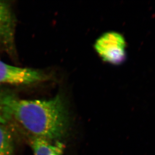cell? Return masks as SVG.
Listing matches in <instances>:
<instances>
[{"mask_svg": "<svg viewBox=\"0 0 155 155\" xmlns=\"http://www.w3.org/2000/svg\"><path fill=\"white\" fill-rule=\"evenodd\" d=\"M14 155L13 137L5 124H0V155Z\"/></svg>", "mask_w": 155, "mask_h": 155, "instance_id": "8992f818", "label": "cell"}, {"mask_svg": "<svg viewBox=\"0 0 155 155\" xmlns=\"http://www.w3.org/2000/svg\"><path fill=\"white\" fill-rule=\"evenodd\" d=\"M28 137L34 155H63L64 146L60 141H51L29 134Z\"/></svg>", "mask_w": 155, "mask_h": 155, "instance_id": "5b68a950", "label": "cell"}, {"mask_svg": "<svg viewBox=\"0 0 155 155\" xmlns=\"http://www.w3.org/2000/svg\"><path fill=\"white\" fill-rule=\"evenodd\" d=\"M44 76L38 70L13 66L0 60V84H30L43 81Z\"/></svg>", "mask_w": 155, "mask_h": 155, "instance_id": "3957f363", "label": "cell"}, {"mask_svg": "<svg viewBox=\"0 0 155 155\" xmlns=\"http://www.w3.org/2000/svg\"><path fill=\"white\" fill-rule=\"evenodd\" d=\"M9 119V116L6 113L4 107L0 101V124H5Z\"/></svg>", "mask_w": 155, "mask_h": 155, "instance_id": "52a82bcc", "label": "cell"}, {"mask_svg": "<svg viewBox=\"0 0 155 155\" xmlns=\"http://www.w3.org/2000/svg\"><path fill=\"white\" fill-rule=\"evenodd\" d=\"M15 25L9 5L0 1V44L9 50L13 49Z\"/></svg>", "mask_w": 155, "mask_h": 155, "instance_id": "277c9868", "label": "cell"}, {"mask_svg": "<svg viewBox=\"0 0 155 155\" xmlns=\"http://www.w3.org/2000/svg\"><path fill=\"white\" fill-rule=\"evenodd\" d=\"M0 101L9 118L13 117L29 135L60 141L69 132V111L61 95L49 100H27L3 94Z\"/></svg>", "mask_w": 155, "mask_h": 155, "instance_id": "6da1fadb", "label": "cell"}, {"mask_svg": "<svg viewBox=\"0 0 155 155\" xmlns=\"http://www.w3.org/2000/svg\"><path fill=\"white\" fill-rule=\"evenodd\" d=\"M126 41L119 33L109 32L97 40L94 48L104 61L119 64L126 59Z\"/></svg>", "mask_w": 155, "mask_h": 155, "instance_id": "7a4b0ae2", "label": "cell"}]
</instances>
